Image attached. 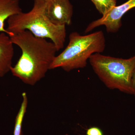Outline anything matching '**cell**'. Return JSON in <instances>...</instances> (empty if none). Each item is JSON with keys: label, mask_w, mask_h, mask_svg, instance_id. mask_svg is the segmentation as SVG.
<instances>
[{"label": "cell", "mask_w": 135, "mask_h": 135, "mask_svg": "<svg viewBox=\"0 0 135 135\" xmlns=\"http://www.w3.org/2000/svg\"><path fill=\"white\" fill-rule=\"evenodd\" d=\"M9 37L13 44L18 46L22 51V55L10 71L25 84L33 86L50 70L57 49L52 42L36 37L27 30Z\"/></svg>", "instance_id": "obj_1"}, {"label": "cell", "mask_w": 135, "mask_h": 135, "mask_svg": "<svg viewBox=\"0 0 135 135\" xmlns=\"http://www.w3.org/2000/svg\"><path fill=\"white\" fill-rule=\"evenodd\" d=\"M131 88H132V95L135 96V71L132 77L131 81Z\"/></svg>", "instance_id": "obj_12"}, {"label": "cell", "mask_w": 135, "mask_h": 135, "mask_svg": "<svg viewBox=\"0 0 135 135\" xmlns=\"http://www.w3.org/2000/svg\"><path fill=\"white\" fill-rule=\"evenodd\" d=\"M99 13L104 16L116 6L117 0H90Z\"/></svg>", "instance_id": "obj_10"}, {"label": "cell", "mask_w": 135, "mask_h": 135, "mask_svg": "<svg viewBox=\"0 0 135 135\" xmlns=\"http://www.w3.org/2000/svg\"><path fill=\"white\" fill-rule=\"evenodd\" d=\"M45 0H34L33 7L29 12H22L8 18L6 30L9 36L27 30L36 37L50 39L59 51L64 46L66 26L55 25L50 21L45 14Z\"/></svg>", "instance_id": "obj_2"}, {"label": "cell", "mask_w": 135, "mask_h": 135, "mask_svg": "<svg viewBox=\"0 0 135 135\" xmlns=\"http://www.w3.org/2000/svg\"><path fill=\"white\" fill-rule=\"evenodd\" d=\"M105 39L102 31L86 35L77 32L70 33L68 45L62 52L56 56L50 70L61 68L66 72L83 68L93 54L103 52Z\"/></svg>", "instance_id": "obj_3"}, {"label": "cell", "mask_w": 135, "mask_h": 135, "mask_svg": "<svg viewBox=\"0 0 135 135\" xmlns=\"http://www.w3.org/2000/svg\"><path fill=\"white\" fill-rule=\"evenodd\" d=\"M45 1V14L52 23L57 25L71 24L73 11L70 0Z\"/></svg>", "instance_id": "obj_6"}, {"label": "cell", "mask_w": 135, "mask_h": 135, "mask_svg": "<svg viewBox=\"0 0 135 135\" xmlns=\"http://www.w3.org/2000/svg\"><path fill=\"white\" fill-rule=\"evenodd\" d=\"M134 7L135 0H128L122 5L116 6L101 18L90 23L85 29V32L91 31L101 26H105L108 32H116L121 27V19L123 15Z\"/></svg>", "instance_id": "obj_5"}, {"label": "cell", "mask_w": 135, "mask_h": 135, "mask_svg": "<svg viewBox=\"0 0 135 135\" xmlns=\"http://www.w3.org/2000/svg\"><path fill=\"white\" fill-rule=\"evenodd\" d=\"M19 0H0V33L10 35L4 28L5 22L11 16L22 12Z\"/></svg>", "instance_id": "obj_8"}, {"label": "cell", "mask_w": 135, "mask_h": 135, "mask_svg": "<svg viewBox=\"0 0 135 135\" xmlns=\"http://www.w3.org/2000/svg\"><path fill=\"white\" fill-rule=\"evenodd\" d=\"M89 60L94 72L107 87L132 94L131 81L135 71V55L125 59L96 53Z\"/></svg>", "instance_id": "obj_4"}, {"label": "cell", "mask_w": 135, "mask_h": 135, "mask_svg": "<svg viewBox=\"0 0 135 135\" xmlns=\"http://www.w3.org/2000/svg\"><path fill=\"white\" fill-rule=\"evenodd\" d=\"M65 135H68V134H66Z\"/></svg>", "instance_id": "obj_13"}, {"label": "cell", "mask_w": 135, "mask_h": 135, "mask_svg": "<svg viewBox=\"0 0 135 135\" xmlns=\"http://www.w3.org/2000/svg\"><path fill=\"white\" fill-rule=\"evenodd\" d=\"M86 135H104L102 131L97 127L90 128L87 131Z\"/></svg>", "instance_id": "obj_11"}, {"label": "cell", "mask_w": 135, "mask_h": 135, "mask_svg": "<svg viewBox=\"0 0 135 135\" xmlns=\"http://www.w3.org/2000/svg\"><path fill=\"white\" fill-rule=\"evenodd\" d=\"M22 97L23 101L16 118L14 135H23L22 131V125L25 114L26 112L28 99L25 92H23L22 94Z\"/></svg>", "instance_id": "obj_9"}, {"label": "cell", "mask_w": 135, "mask_h": 135, "mask_svg": "<svg viewBox=\"0 0 135 135\" xmlns=\"http://www.w3.org/2000/svg\"><path fill=\"white\" fill-rule=\"evenodd\" d=\"M13 44L8 34L0 33V77H3L11 71L12 66Z\"/></svg>", "instance_id": "obj_7"}]
</instances>
